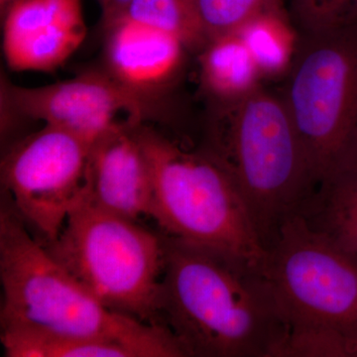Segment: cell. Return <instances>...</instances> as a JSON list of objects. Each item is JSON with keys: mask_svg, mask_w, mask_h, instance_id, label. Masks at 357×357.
I'll return each instance as SVG.
<instances>
[{"mask_svg": "<svg viewBox=\"0 0 357 357\" xmlns=\"http://www.w3.org/2000/svg\"><path fill=\"white\" fill-rule=\"evenodd\" d=\"M164 239L159 321L185 356L283 357L290 326L263 264Z\"/></svg>", "mask_w": 357, "mask_h": 357, "instance_id": "1", "label": "cell"}, {"mask_svg": "<svg viewBox=\"0 0 357 357\" xmlns=\"http://www.w3.org/2000/svg\"><path fill=\"white\" fill-rule=\"evenodd\" d=\"M1 331L20 330L123 345L135 357H185L164 326L112 311L32 236L6 197L0 211Z\"/></svg>", "mask_w": 357, "mask_h": 357, "instance_id": "2", "label": "cell"}, {"mask_svg": "<svg viewBox=\"0 0 357 357\" xmlns=\"http://www.w3.org/2000/svg\"><path fill=\"white\" fill-rule=\"evenodd\" d=\"M213 105L204 148L231 175L267 252L316 187L306 152L281 96L260 88Z\"/></svg>", "mask_w": 357, "mask_h": 357, "instance_id": "3", "label": "cell"}, {"mask_svg": "<svg viewBox=\"0 0 357 357\" xmlns=\"http://www.w3.org/2000/svg\"><path fill=\"white\" fill-rule=\"evenodd\" d=\"M263 269L290 326L283 357L357 356V258L295 215Z\"/></svg>", "mask_w": 357, "mask_h": 357, "instance_id": "4", "label": "cell"}, {"mask_svg": "<svg viewBox=\"0 0 357 357\" xmlns=\"http://www.w3.org/2000/svg\"><path fill=\"white\" fill-rule=\"evenodd\" d=\"M138 137L151 167V215L164 236L264 263L266 250L229 171L206 148L185 149L155 129Z\"/></svg>", "mask_w": 357, "mask_h": 357, "instance_id": "5", "label": "cell"}, {"mask_svg": "<svg viewBox=\"0 0 357 357\" xmlns=\"http://www.w3.org/2000/svg\"><path fill=\"white\" fill-rule=\"evenodd\" d=\"M40 243L105 307L163 326L158 316L163 234L102 210L82 194L57 238Z\"/></svg>", "mask_w": 357, "mask_h": 357, "instance_id": "6", "label": "cell"}, {"mask_svg": "<svg viewBox=\"0 0 357 357\" xmlns=\"http://www.w3.org/2000/svg\"><path fill=\"white\" fill-rule=\"evenodd\" d=\"M299 34L281 98L317 185L357 140V23Z\"/></svg>", "mask_w": 357, "mask_h": 357, "instance_id": "7", "label": "cell"}, {"mask_svg": "<svg viewBox=\"0 0 357 357\" xmlns=\"http://www.w3.org/2000/svg\"><path fill=\"white\" fill-rule=\"evenodd\" d=\"M91 145L77 134L45 124L2 160L6 196L39 241L57 238L81 199Z\"/></svg>", "mask_w": 357, "mask_h": 357, "instance_id": "8", "label": "cell"}, {"mask_svg": "<svg viewBox=\"0 0 357 357\" xmlns=\"http://www.w3.org/2000/svg\"><path fill=\"white\" fill-rule=\"evenodd\" d=\"M1 96L15 114L64 128L91 143L110 129L139 126L147 116L148 100L105 70H89L38 88L4 79Z\"/></svg>", "mask_w": 357, "mask_h": 357, "instance_id": "9", "label": "cell"}, {"mask_svg": "<svg viewBox=\"0 0 357 357\" xmlns=\"http://www.w3.org/2000/svg\"><path fill=\"white\" fill-rule=\"evenodd\" d=\"M2 17L4 59L18 72H53L86 38L82 0H17Z\"/></svg>", "mask_w": 357, "mask_h": 357, "instance_id": "10", "label": "cell"}, {"mask_svg": "<svg viewBox=\"0 0 357 357\" xmlns=\"http://www.w3.org/2000/svg\"><path fill=\"white\" fill-rule=\"evenodd\" d=\"M137 128L110 129L91 143L83 197L102 210L139 222L151 215L153 178Z\"/></svg>", "mask_w": 357, "mask_h": 357, "instance_id": "11", "label": "cell"}, {"mask_svg": "<svg viewBox=\"0 0 357 357\" xmlns=\"http://www.w3.org/2000/svg\"><path fill=\"white\" fill-rule=\"evenodd\" d=\"M105 70L144 100L177 79L188 49L180 40L121 16L105 27Z\"/></svg>", "mask_w": 357, "mask_h": 357, "instance_id": "12", "label": "cell"}, {"mask_svg": "<svg viewBox=\"0 0 357 357\" xmlns=\"http://www.w3.org/2000/svg\"><path fill=\"white\" fill-rule=\"evenodd\" d=\"M298 215L357 258V154L345 157L319 181Z\"/></svg>", "mask_w": 357, "mask_h": 357, "instance_id": "13", "label": "cell"}, {"mask_svg": "<svg viewBox=\"0 0 357 357\" xmlns=\"http://www.w3.org/2000/svg\"><path fill=\"white\" fill-rule=\"evenodd\" d=\"M199 63L202 86L213 105L238 102L261 88V74L236 32L208 40Z\"/></svg>", "mask_w": 357, "mask_h": 357, "instance_id": "14", "label": "cell"}, {"mask_svg": "<svg viewBox=\"0 0 357 357\" xmlns=\"http://www.w3.org/2000/svg\"><path fill=\"white\" fill-rule=\"evenodd\" d=\"M236 32L248 47L263 79L286 77L297 51L300 34L282 6L256 14Z\"/></svg>", "mask_w": 357, "mask_h": 357, "instance_id": "15", "label": "cell"}, {"mask_svg": "<svg viewBox=\"0 0 357 357\" xmlns=\"http://www.w3.org/2000/svg\"><path fill=\"white\" fill-rule=\"evenodd\" d=\"M122 16L172 35L188 51L208 41L197 0H131Z\"/></svg>", "mask_w": 357, "mask_h": 357, "instance_id": "16", "label": "cell"}, {"mask_svg": "<svg viewBox=\"0 0 357 357\" xmlns=\"http://www.w3.org/2000/svg\"><path fill=\"white\" fill-rule=\"evenodd\" d=\"M1 344L6 357H135L115 342L29 331H1Z\"/></svg>", "mask_w": 357, "mask_h": 357, "instance_id": "17", "label": "cell"}, {"mask_svg": "<svg viewBox=\"0 0 357 357\" xmlns=\"http://www.w3.org/2000/svg\"><path fill=\"white\" fill-rule=\"evenodd\" d=\"M208 39L236 32L256 14L281 6V0H197Z\"/></svg>", "mask_w": 357, "mask_h": 357, "instance_id": "18", "label": "cell"}, {"mask_svg": "<svg viewBox=\"0 0 357 357\" xmlns=\"http://www.w3.org/2000/svg\"><path fill=\"white\" fill-rule=\"evenodd\" d=\"M300 32L325 31L357 23V0H293Z\"/></svg>", "mask_w": 357, "mask_h": 357, "instance_id": "19", "label": "cell"}, {"mask_svg": "<svg viewBox=\"0 0 357 357\" xmlns=\"http://www.w3.org/2000/svg\"><path fill=\"white\" fill-rule=\"evenodd\" d=\"M131 0H100L103 28L123 15Z\"/></svg>", "mask_w": 357, "mask_h": 357, "instance_id": "20", "label": "cell"}, {"mask_svg": "<svg viewBox=\"0 0 357 357\" xmlns=\"http://www.w3.org/2000/svg\"><path fill=\"white\" fill-rule=\"evenodd\" d=\"M16 1H17V0H0V10H1V15L6 13L9 7L13 6L14 2Z\"/></svg>", "mask_w": 357, "mask_h": 357, "instance_id": "21", "label": "cell"}, {"mask_svg": "<svg viewBox=\"0 0 357 357\" xmlns=\"http://www.w3.org/2000/svg\"><path fill=\"white\" fill-rule=\"evenodd\" d=\"M357 153V140L356 141V143H354V147H352V149L351 150V153Z\"/></svg>", "mask_w": 357, "mask_h": 357, "instance_id": "22", "label": "cell"}, {"mask_svg": "<svg viewBox=\"0 0 357 357\" xmlns=\"http://www.w3.org/2000/svg\"><path fill=\"white\" fill-rule=\"evenodd\" d=\"M98 1H100V0H98Z\"/></svg>", "mask_w": 357, "mask_h": 357, "instance_id": "23", "label": "cell"}]
</instances>
